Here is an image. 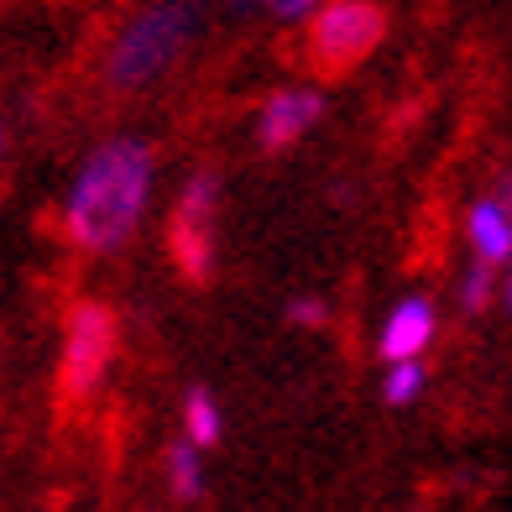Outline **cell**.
<instances>
[{
	"mask_svg": "<svg viewBox=\"0 0 512 512\" xmlns=\"http://www.w3.org/2000/svg\"><path fill=\"white\" fill-rule=\"evenodd\" d=\"M157 194V147L136 131H115L84 152L58 204V225L74 251L115 256L126 251L152 215Z\"/></svg>",
	"mask_w": 512,
	"mask_h": 512,
	"instance_id": "1",
	"label": "cell"
},
{
	"mask_svg": "<svg viewBox=\"0 0 512 512\" xmlns=\"http://www.w3.org/2000/svg\"><path fill=\"white\" fill-rule=\"evenodd\" d=\"M199 32H204V11L183 6V0L131 11L105 42V58H100L105 89L110 95H142V89H152L183 63V53L199 42Z\"/></svg>",
	"mask_w": 512,
	"mask_h": 512,
	"instance_id": "2",
	"label": "cell"
},
{
	"mask_svg": "<svg viewBox=\"0 0 512 512\" xmlns=\"http://www.w3.org/2000/svg\"><path fill=\"white\" fill-rule=\"evenodd\" d=\"M387 37V11L371 0H330L309 16V58L319 74H351Z\"/></svg>",
	"mask_w": 512,
	"mask_h": 512,
	"instance_id": "3",
	"label": "cell"
},
{
	"mask_svg": "<svg viewBox=\"0 0 512 512\" xmlns=\"http://www.w3.org/2000/svg\"><path fill=\"white\" fill-rule=\"evenodd\" d=\"M115 340H121V330H115V314L100 298L74 304L68 330H63V392L68 398H89L105 382V371L115 361Z\"/></svg>",
	"mask_w": 512,
	"mask_h": 512,
	"instance_id": "4",
	"label": "cell"
},
{
	"mask_svg": "<svg viewBox=\"0 0 512 512\" xmlns=\"http://www.w3.org/2000/svg\"><path fill=\"white\" fill-rule=\"evenodd\" d=\"M215 215H220V173L194 168L189 183L178 189L168 230V246L189 277H209V267H215Z\"/></svg>",
	"mask_w": 512,
	"mask_h": 512,
	"instance_id": "5",
	"label": "cell"
},
{
	"mask_svg": "<svg viewBox=\"0 0 512 512\" xmlns=\"http://www.w3.org/2000/svg\"><path fill=\"white\" fill-rule=\"evenodd\" d=\"M324 121V89L314 84H283L256 105V147L262 152H288Z\"/></svg>",
	"mask_w": 512,
	"mask_h": 512,
	"instance_id": "6",
	"label": "cell"
},
{
	"mask_svg": "<svg viewBox=\"0 0 512 512\" xmlns=\"http://www.w3.org/2000/svg\"><path fill=\"white\" fill-rule=\"evenodd\" d=\"M434 340H439V309H434L429 293H403L377 324V356L387 366L424 361Z\"/></svg>",
	"mask_w": 512,
	"mask_h": 512,
	"instance_id": "7",
	"label": "cell"
},
{
	"mask_svg": "<svg viewBox=\"0 0 512 512\" xmlns=\"http://www.w3.org/2000/svg\"><path fill=\"white\" fill-rule=\"evenodd\" d=\"M460 236L471 246V267L486 272H502L507 256H512V199H507V183L492 194H476L465 204V220H460Z\"/></svg>",
	"mask_w": 512,
	"mask_h": 512,
	"instance_id": "8",
	"label": "cell"
},
{
	"mask_svg": "<svg viewBox=\"0 0 512 512\" xmlns=\"http://www.w3.org/2000/svg\"><path fill=\"white\" fill-rule=\"evenodd\" d=\"M178 439H189L199 455H209L225 439V413H220V403H215V392H209V387H189V392H183V434Z\"/></svg>",
	"mask_w": 512,
	"mask_h": 512,
	"instance_id": "9",
	"label": "cell"
},
{
	"mask_svg": "<svg viewBox=\"0 0 512 512\" xmlns=\"http://www.w3.org/2000/svg\"><path fill=\"white\" fill-rule=\"evenodd\" d=\"M162 471H168V492L178 502H199L204 497V455L189 445V439H168V450H162Z\"/></svg>",
	"mask_w": 512,
	"mask_h": 512,
	"instance_id": "10",
	"label": "cell"
},
{
	"mask_svg": "<svg viewBox=\"0 0 512 512\" xmlns=\"http://www.w3.org/2000/svg\"><path fill=\"white\" fill-rule=\"evenodd\" d=\"M429 387V361H398L382 371V403L387 408H413Z\"/></svg>",
	"mask_w": 512,
	"mask_h": 512,
	"instance_id": "11",
	"label": "cell"
},
{
	"mask_svg": "<svg viewBox=\"0 0 512 512\" xmlns=\"http://www.w3.org/2000/svg\"><path fill=\"white\" fill-rule=\"evenodd\" d=\"M497 298L507 304V288H502V277H497V272H486V267H465V277H460V309H465V314H486V309H497Z\"/></svg>",
	"mask_w": 512,
	"mask_h": 512,
	"instance_id": "12",
	"label": "cell"
},
{
	"mask_svg": "<svg viewBox=\"0 0 512 512\" xmlns=\"http://www.w3.org/2000/svg\"><path fill=\"white\" fill-rule=\"evenodd\" d=\"M324 319H330V304H324L319 293H293L288 298V324H298V330H319Z\"/></svg>",
	"mask_w": 512,
	"mask_h": 512,
	"instance_id": "13",
	"label": "cell"
},
{
	"mask_svg": "<svg viewBox=\"0 0 512 512\" xmlns=\"http://www.w3.org/2000/svg\"><path fill=\"white\" fill-rule=\"evenodd\" d=\"M267 16L283 21V27H288V21H309V16H314V0H272Z\"/></svg>",
	"mask_w": 512,
	"mask_h": 512,
	"instance_id": "14",
	"label": "cell"
},
{
	"mask_svg": "<svg viewBox=\"0 0 512 512\" xmlns=\"http://www.w3.org/2000/svg\"><path fill=\"white\" fill-rule=\"evenodd\" d=\"M6 152H11V121H6V110H0V162H6Z\"/></svg>",
	"mask_w": 512,
	"mask_h": 512,
	"instance_id": "15",
	"label": "cell"
}]
</instances>
